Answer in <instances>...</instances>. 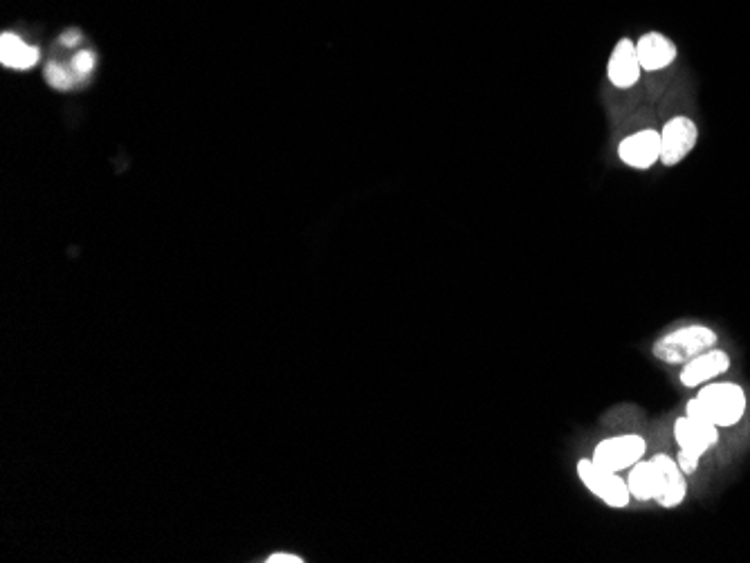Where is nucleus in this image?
<instances>
[{
  "label": "nucleus",
  "instance_id": "dca6fc26",
  "mask_svg": "<svg viewBox=\"0 0 750 563\" xmlns=\"http://www.w3.org/2000/svg\"><path fill=\"white\" fill-rule=\"evenodd\" d=\"M93 68H95V54L93 52H79L77 57L72 59V70H75L79 77L90 75Z\"/></svg>",
  "mask_w": 750,
  "mask_h": 563
},
{
  "label": "nucleus",
  "instance_id": "f03ea898",
  "mask_svg": "<svg viewBox=\"0 0 750 563\" xmlns=\"http://www.w3.org/2000/svg\"><path fill=\"white\" fill-rule=\"evenodd\" d=\"M719 335L715 328L706 323H685L674 328L667 335L658 337L652 346V355L667 366H683L710 348H717Z\"/></svg>",
  "mask_w": 750,
  "mask_h": 563
},
{
  "label": "nucleus",
  "instance_id": "0eeeda50",
  "mask_svg": "<svg viewBox=\"0 0 750 563\" xmlns=\"http://www.w3.org/2000/svg\"><path fill=\"white\" fill-rule=\"evenodd\" d=\"M730 366H733V359H730L726 350L710 348L681 366L679 382L685 389H701L703 384L724 377L730 371Z\"/></svg>",
  "mask_w": 750,
  "mask_h": 563
},
{
  "label": "nucleus",
  "instance_id": "20e7f679",
  "mask_svg": "<svg viewBox=\"0 0 750 563\" xmlns=\"http://www.w3.org/2000/svg\"><path fill=\"white\" fill-rule=\"evenodd\" d=\"M647 456V440L640 433H620L600 440L591 451V460L611 472L623 474Z\"/></svg>",
  "mask_w": 750,
  "mask_h": 563
},
{
  "label": "nucleus",
  "instance_id": "f8f14e48",
  "mask_svg": "<svg viewBox=\"0 0 750 563\" xmlns=\"http://www.w3.org/2000/svg\"><path fill=\"white\" fill-rule=\"evenodd\" d=\"M39 48L27 45L23 39H18L16 34L5 32L0 39V61L3 66L14 68V70H27L39 63Z\"/></svg>",
  "mask_w": 750,
  "mask_h": 563
},
{
  "label": "nucleus",
  "instance_id": "a211bd4d",
  "mask_svg": "<svg viewBox=\"0 0 750 563\" xmlns=\"http://www.w3.org/2000/svg\"><path fill=\"white\" fill-rule=\"evenodd\" d=\"M79 39H81V34H79L77 30H70V32H66V34H63V36H61L63 45H77V43H79Z\"/></svg>",
  "mask_w": 750,
  "mask_h": 563
},
{
  "label": "nucleus",
  "instance_id": "1a4fd4ad",
  "mask_svg": "<svg viewBox=\"0 0 750 563\" xmlns=\"http://www.w3.org/2000/svg\"><path fill=\"white\" fill-rule=\"evenodd\" d=\"M618 155L631 169H649L661 160V133L654 128H645L625 137L618 146Z\"/></svg>",
  "mask_w": 750,
  "mask_h": 563
},
{
  "label": "nucleus",
  "instance_id": "f257e3e1",
  "mask_svg": "<svg viewBox=\"0 0 750 563\" xmlns=\"http://www.w3.org/2000/svg\"><path fill=\"white\" fill-rule=\"evenodd\" d=\"M748 411V395L737 382H708L703 384L697 398L685 406V413L703 418L719 429H733L744 420Z\"/></svg>",
  "mask_w": 750,
  "mask_h": 563
},
{
  "label": "nucleus",
  "instance_id": "2eb2a0df",
  "mask_svg": "<svg viewBox=\"0 0 750 563\" xmlns=\"http://www.w3.org/2000/svg\"><path fill=\"white\" fill-rule=\"evenodd\" d=\"M701 458H703V456L694 454V451L679 449V454H676V463H679V467L683 469V474H685V476H690V474H697V472H699Z\"/></svg>",
  "mask_w": 750,
  "mask_h": 563
},
{
  "label": "nucleus",
  "instance_id": "ddd939ff",
  "mask_svg": "<svg viewBox=\"0 0 750 563\" xmlns=\"http://www.w3.org/2000/svg\"><path fill=\"white\" fill-rule=\"evenodd\" d=\"M627 487L631 498H636L640 503L654 501L656 498V467L649 460H640L634 467L627 469Z\"/></svg>",
  "mask_w": 750,
  "mask_h": 563
},
{
  "label": "nucleus",
  "instance_id": "9d476101",
  "mask_svg": "<svg viewBox=\"0 0 750 563\" xmlns=\"http://www.w3.org/2000/svg\"><path fill=\"white\" fill-rule=\"evenodd\" d=\"M640 75H643V68H640L638 61V52H636V43L629 39H620L618 45L614 48V54L609 59V68H607V77L614 83L616 88H631L636 86Z\"/></svg>",
  "mask_w": 750,
  "mask_h": 563
},
{
  "label": "nucleus",
  "instance_id": "4468645a",
  "mask_svg": "<svg viewBox=\"0 0 750 563\" xmlns=\"http://www.w3.org/2000/svg\"><path fill=\"white\" fill-rule=\"evenodd\" d=\"M45 79H48L50 86L57 90H68L72 86L68 70H63L61 66H57V63H50V66L45 68Z\"/></svg>",
  "mask_w": 750,
  "mask_h": 563
},
{
  "label": "nucleus",
  "instance_id": "f3484780",
  "mask_svg": "<svg viewBox=\"0 0 750 563\" xmlns=\"http://www.w3.org/2000/svg\"><path fill=\"white\" fill-rule=\"evenodd\" d=\"M268 563H304V559L297 555H272L270 559H265Z\"/></svg>",
  "mask_w": 750,
  "mask_h": 563
},
{
  "label": "nucleus",
  "instance_id": "423d86ee",
  "mask_svg": "<svg viewBox=\"0 0 750 563\" xmlns=\"http://www.w3.org/2000/svg\"><path fill=\"white\" fill-rule=\"evenodd\" d=\"M699 142V128L690 117H674L661 128V162L681 164Z\"/></svg>",
  "mask_w": 750,
  "mask_h": 563
},
{
  "label": "nucleus",
  "instance_id": "9b49d317",
  "mask_svg": "<svg viewBox=\"0 0 750 563\" xmlns=\"http://www.w3.org/2000/svg\"><path fill=\"white\" fill-rule=\"evenodd\" d=\"M636 52H638L640 68L647 72L663 70L676 59V45L667 39V36L656 34V32L645 34L643 39L636 43Z\"/></svg>",
  "mask_w": 750,
  "mask_h": 563
},
{
  "label": "nucleus",
  "instance_id": "7ed1b4c3",
  "mask_svg": "<svg viewBox=\"0 0 750 563\" xmlns=\"http://www.w3.org/2000/svg\"><path fill=\"white\" fill-rule=\"evenodd\" d=\"M575 472H578L582 485L587 487L593 496L600 498L607 507H614V510H625V507H629V487L625 478H620L618 472H611V469L593 463L591 458H580L578 465H575Z\"/></svg>",
  "mask_w": 750,
  "mask_h": 563
},
{
  "label": "nucleus",
  "instance_id": "39448f33",
  "mask_svg": "<svg viewBox=\"0 0 750 563\" xmlns=\"http://www.w3.org/2000/svg\"><path fill=\"white\" fill-rule=\"evenodd\" d=\"M652 463L656 467L654 503L665 507V510L679 507L685 501V496H688V476L683 474V469L679 467V463H676V458L667 454H656L652 458Z\"/></svg>",
  "mask_w": 750,
  "mask_h": 563
},
{
  "label": "nucleus",
  "instance_id": "6e6552de",
  "mask_svg": "<svg viewBox=\"0 0 750 563\" xmlns=\"http://www.w3.org/2000/svg\"><path fill=\"white\" fill-rule=\"evenodd\" d=\"M674 442L679 449H688L699 456H706L719 442V427L708 420L685 413L674 420Z\"/></svg>",
  "mask_w": 750,
  "mask_h": 563
}]
</instances>
